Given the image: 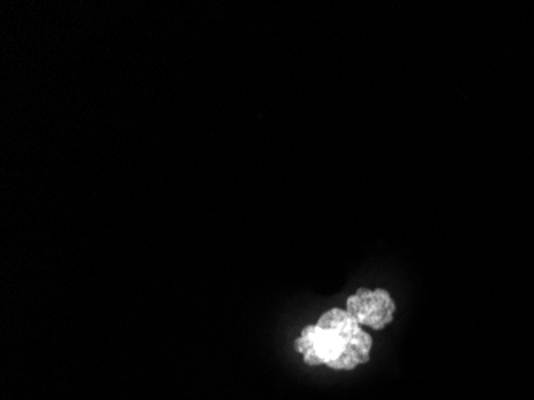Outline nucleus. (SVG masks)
Masks as SVG:
<instances>
[{
    "mask_svg": "<svg viewBox=\"0 0 534 400\" xmlns=\"http://www.w3.org/2000/svg\"><path fill=\"white\" fill-rule=\"evenodd\" d=\"M373 338L347 309L333 308L307 325L296 340V351L307 365H327L333 370H354L368 364Z\"/></svg>",
    "mask_w": 534,
    "mask_h": 400,
    "instance_id": "obj_1",
    "label": "nucleus"
},
{
    "mask_svg": "<svg viewBox=\"0 0 534 400\" xmlns=\"http://www.w3.org/2000/svg\"><path fill=\"white\" fill-rule=\"evenodd\" d=\"M347 311L362 327L384 330L394 322L395 301L384 288H359L347 298Z\"/></svg>",
    "mask_w": 534,
    "mask_h": 400,
    "instance_id": "obj_2",
    "label": "nucleus"
}]
</instances>
